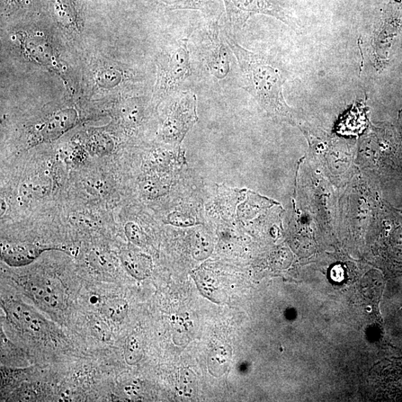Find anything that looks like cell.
I'll use <instances>...</instances> for the list:
<instances>
[{"label": "cell", "instance_id": "6da1fadb", "mask_svg": "<svg viewBox=\"0 0 402 402\" xmlns=\"http://www.w3.org/2000/svg\"><path fill=\"white\" fill-rule=\"evenodd\" d=\"M226 41L240 67L247 91L268 113L293 122L291 110L285 102L282 69L271 59L241 47L226 34Z\"/></svg>", "mask_w": 402, "mask_h": 402}, {"label": "cell", "instance_id": "7a4b0ae2", "mask_svg": "<svg viewBox=\"0 0 402 402\" xmlns=\"http://www.w3.org/2000/svg\"><path fill=\"white\" fill-rule=\"evenodd\" d=\"M188 40L179 41L160 63L157 94L164 96L181 85L190 75Z\"/></svg>", "mask_w": 402, "mask_h": 402}, {"label": "cell", "instance_id": "3957f363", "mask_svg": "<svg viewBox=\"0 0 402 402\" xmlns=\"http://www.w3.org/2000/svg\"><path fill=\"white\" fill-rule=\"evenodd\" d=\"M223 2L229 22L235 31L243 28L249 18L256 14L269 15L285 24L292 25L283 8L273 0H223Z\"/></svg>", "mask_w": 402, "mask_h": 402}, {"label": "cell", "instance_id": "277c9868", "mask_svg": "<svg viewBox=\"0 0 402 402\" xmlns=\"http://www.w3.org/2000/svg\"><path fill=\"white\" fill-rule=\"evenodd\" d=\"M196 96L186 93L168 116L162 128V137L168 142L180 143L197 120Z\"/></svg>", "mask_w": 402, "mask_h": 402}, {"label": "cell", "instance_id": "5b68a950", "mask_svg": "<svg viewBox=\"0 0 402 402\" xmlns=\"http://www.w3.org/2000/svg\"><path fill=\"white\" fill-rule=\"evenodd\" d=\"M27 294L38 305L49 311L65 309L67 296L62 284L49 277H35L26 282Z\"/></svg>", "mask_w": 402, "mask_h": 402}, {"label": "cell", "instance_id": "8992f818", "mask_svg": "<svg viewBox=\"0 0 402 402\" xmlns=\"http://www.w3.org/2000/svg\"><path fill=\"white\" fill-rule=\"evenodd\" d=\"M4 308L8 318L23 332L32 335H41L47 332L48 324L37 311L24 303L11 301Z\"/></svg>", "mask_w": 402, "mask_h": 402}, {"label": "cell", "instance_id": "52a82bcc", "mask_svg": "<svg viewBox=\"0 0 402 402\" xmlns=\"http://www.w3.org/2000/svg\"><path fill=\"white\" fill-rule=\"evenodd\" d=\"M77 120V113L74 109H68L53 115L36 131L38 141H49L61 136L74 126Z\"/></svg>", "mask_w": 402, "mask_h": 402}, {"label": "cell", "instance_id": "ba28073f", "mask_svg": "<svg viewBox=\"0 0 402 402\" xmlns=\"http://www.w3.org/2000/svg\"><path fill=\"white\" fill-rule=\"evenodd\" d=\"M52 249H60L30 244L14 245L3 249L2 257L9 266L23 267L33 263L43 252Z\"/></svg>", "mask_w": 402, "mask_h": 402}, {"label": "cell", "instance_id": "9c48e42d", "mask_svg": "<svg viewBox=\"0 0 402 402\" xmlns=\"http://www.w3.org/2000/svg\"><path fill=\"white\" fill-rule=\"evenodd\" d=\"M120 258L125 270L137 280H145L150 276L153 270L151 258L135 250L122 249Z\"/></svg>", "mask_w": 402, "mask_h": 402}, {"label": "cell", "instance_id": "30bf717a", "mask_svg": "<svg viewBox=\"0 0 402 402\" xmlns=\"http://www.w3.org/2000/svg\"><path fill=\"white\" fill-rule=\"evenodd\" d=\"M229 57L225 45L217 40L208 61L209 70L213 76L223 79L228 75L230 69Z\"/></svg>", "mask_w": 402, "mask_h": 402}, {"label": "cell", "instance_id": "8fae6325", "mask_svg": "<svg viewBox=\"0 0 402 402\" xmlns=\"http://www.w3.org/2000/svg\"><path fill=\"white\" fill-rule=\"evenodd\" d=\"M214 243L212 238L203 230L196 231L191 238V252L198 261L208 258L213 252Z\"/></svg>", "mask_w": 402, "mask_h": 402}, {"label": "cell", "instance_id": "7c38bea8", "mask_svg": "<svg viewBox=\"0 0 402 402\" xmlns=\"http://www.w3.org/2000/svg\"><path fill=\"white\" fill-rule=\"evenodd\" d=\"M129 303L122 298H111L102 303L101 312L114 323H121L129 314Z\"/></svg>", "mask_w": 402, "mask_h": 402}, {"label": "cell", "instance_id": "4fadbf2b", "mask_svg": "<svg viewBox=\"0 0 402 402\" xmlns=\"http://www.w3.org/2000/svg\"><path fill=\"white\" fill-rule=\"evenodd\" d=\"M194 280L200 291L211 301L221 303L225 298V294L217 288L216 281L207 274L199 273L194 277Z\"/></svg>", "mask_w": 402, "mask_h": 402}, {"label": "cell", "instance_id": "5bb4252c", "mask_svg": "<svg viewBox=\"0 0 402 402\" xmlns=\"http://www.w3.org/2000/svg\"><path fill=\"white\" fill-rule=\"evenodd\" d=\"M231 357V352L225 346L214 348L209 356V368L212 374L221 375L225 372Z\"/></svg>", "mask_w": 402, "mask_h": 402}, {"label": "cell", "instance_id": "9a60e30c", "mask_svg": "<svg viewBox=\"0 0 402 402\" xmlns=\"http://www.w3.org/2000/svg\"><path fill=\"white\" fill-rule=\"evenodd\" d=\"M50 181L43 177H35L23 183L22 194L28 198H41L50 190Z\"/></svg>", "mask_w": 402, "mask_h": 402}, {"label": "cell", "instance_id": "2e32d148", "mask_svg": "<svg viewBox=\"0 0 402 402\" xmlns=\"http://www.w3.org/2000/svg\"><path fill=\"white\" fill-rule=\"evenodd\" d=\"M124 360L129 365H136L141 361L144 351L139 338L135 335H131L125 342Z\"/></svg>", "mask_w": 402, "mask_h": 402}, {"label": "cell", "instance_id": "e0dca14e", "mask_svg": "<svg viewBox=\"0 0 402 402\" xmlns=\"http://www.w3.org/2000/svg\"><path fill=\"white\" fill-rule=\"evenodd\" d=\"M54 11L59 19L68 25L74 24L76 12L71 0H52Z\"/></svg>", "mask_w": 402, "mask_h": 402}, {"label": "cell", "instance_id": "ac0fdd59", "mask_svg": "<svg viewBox=\"0 0 402 402\" xmlns=\"http://www.w3.org/2000/svg\"><path fill=\"white\" fill-rule=\"evenodd\" d=\"M89 263L94 270L103 273H111L114 268L111 256L100 250H95L89 254Z\"/></svg>", "mask_w": 402, "mask_h": 402}, {"label": "cell", "instance_id": "d6986e66", "mask_svg": "<svg viewBox=\"0 0 402 402\" xmlns=\"http://www.w3.org/2000/svg\"><path fill=\"white\" fill-rule=\"evenodd\" d=\"M180 392L186 398H192L197 391L195 374L190 369H183L180 375Z\"/></svg>", "mask_w": 402, "mask_h": 402}, {"label": "cell", "instance_id": "ffe728a7", "mask_svg": "<svg viewBox=\"0 0 402 402\" xmlns=\"http://www.w3.org/2000/svg\"><path fill=\"white\" fill-rule=\"evenodd\" d=\"M159 1L171 9L203 10L207 8L209 0H159Z\"/></svg>", "mask_w": 402, "mask_h": 402}, {"label": "cell", "instance_id": "44dd1931", "mask_svg": "<svg viewBox=\"0 0 402 402\" xmlns=\"http://www.w3.org/2000/svg\"><path fill=\"white\" fill-rule=\"evenodd\" d=\"M141 190L143 194L150 198L164 194L166 190V185L155 177H148L141 184Z\"/></svg>", "mask_w": 402, "mask_h": 402}, {"label": "cell", "instance_id": "7402d4cb", "mask_svg": "<svg viewBox=\"0 0 402 402\" xmlns=\"http://www.w3.org/2000/svg\"><path fill=\"white\" fill-rule=\"evenodd\" d=\"M122 113L125 123L132 127L139 124L143 116L142 107L136 102L125 104Z\"/></svg>", "mask_w": 402, "mask_h": 402}, {"label": "cell", "instance_id": "603a6c76", "mask_svg": "<svg viewBox=\"0 0 402 402\" xmlns=\"http://www.w3.org/2000/svg\"><path fill=\"white\" fill-rule=\"evenodd\" d=\"M125 235L133 244L144 247L148 243V236L135 223H128L124 227Z\"/></svg>", "mask_w": 402, "mask_h": 402}, {"label": "cell", "instance_id": "cb8c5ba5", "mask_svg": "<svg viewBox=\"0 0 402 402\" xmlns=\"http://www.w3.org/2000/svg\"><path fill=\"white\" fill-rule=\"evenodd\" d=\"M89 324H91V328L93 334L100 341L107 342L111 341V332L104 320L97 316H93L89 320Z\"/></svg>", "mask_w": 402, "mask_h": 402}, {"label": "cell", "instance_id": "d4e9b609", "mask_svg": "<svg viewBox=\"0 0 402 402\" xmlns=\"http://www.w3.org/2000/svg\"><path fill=\"white\" fill-rule=\"evenodd\" d=\"M168 155L166 151L157 150L149 158L150 166L155 168L164 167L167 165Z\"/></svg>", "mask_w": 402, "mask_h": 402}, {"label": "cell", "instance_id": "484cf974", "mask_svg": "<svg viewBox=\"0 0 402 402\" xmlns=\"http://www.w3.org/2000/svg\"><path fill=\"white\" fill-rule=\"evenodd\" d=\"M120 75V74H118V71H104L98 80H100L104 85H113L118 84L120 82L121 79Z\"/></svg>", "mask_w": 402, "mask_h": 402}, {"label": "cell", "instance_id": "4316f807", "mask_svg": "<svg viewBox=\"0 0 402 402\" xmlns=\"http://www.w3.org/2000/svg\"><path fill=\"white\" fill-rule=\"evenodd\" d=\"M330 276L334 282H342L345 279L344 268L339 265H335L331 270Z\"/></svg>", "mask_w": 402, "mask_h": 402}, {"label": "cell", "instance_id": "83f0119b", "mask_svg": "<svg viewBox=\"0 0 402 402\" xmlns=\"http://www.w3.org/2000/svg\"><path fill=\"white\" fill-rule=\"evenodd\" d=\"M5 5L8 6H21L27 3V0H3Z\"/></svg>", "mask_w": 402, "mask_h": 402}, {"label": "cell", "instance_id": "f1b7e54d", "mask_svg": "<svg viewBox=\"0 0 402 402\" xmlns=\"http://www.w3.org/2000/svg\"><path fill=\"white\" fill-rule=\"evenodd\" d=\"M399 1H402V0H399Z\"/></svg>", "mask_w": 402, "mask_h": 402}]
</instances>
